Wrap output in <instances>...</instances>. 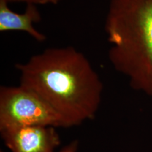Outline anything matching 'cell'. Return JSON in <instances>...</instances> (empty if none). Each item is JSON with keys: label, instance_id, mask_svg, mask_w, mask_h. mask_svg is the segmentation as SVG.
Wrapping results in <instances>:
<instances>
[{"label": "cell", "instance_id": "6da1fadb", "mask_svg": "<svg viewBox=\"0 0 152 152\" xmlns=\"http://www.w3.org/2000/svg\"><path fill=\"white\" fill-rule=\"evenodd\" d=\"M15 67L20 73V85L45 100L66 128L96 116L103 83L90 61L75 48H47Z\"/></svg>", "mask_w": 152, "mask_h": 152}, {"label": "cell", "instance_id": "7a4b0ae2", "mask_svg": "<svg viewBox=\"0 0 152 152\" xmlns=\"http://www.w3.org/2000/svg\"><path fill=\"white\" fill-rule=\"evenodd\" d=\"M104 30L113 68L152 97V0H110Z\"/></svg>", "mask_w": 152, "mask_h": 152}, {"label": "cell", "instance_id": "3957f363", "mask_svg": "<svg viewBox=\"0 0 152 152\" xmlns=\"http://www.w3.org/2000/svg\"><path fill=\"white\" fill-rule=\"evenodd\" d=\"M42 125L65 128L58 114L39 95L19 85L0 88V130Z\"/></svg>", "mask_w": 152, "mask_h": 152}, {"label": "cell", "instance_id": "277c9868", "mask_svg": "<svg viewBox=\"0 0 152 152\" xmlns=\"http://www.w3.org/2000/svg\"><path fill=\"white\" fill-rule=\"evenodd\" d=\"M11 152H55L61 140L56 128L42 125L15 127L0 130Z\"/></svg>", "mask_w": 152, "mask_h": 152}, {"label": "cell", "instance_id": "5b68a950", "mask_svg": "<svg viewBox=\"0 0 152 152\" xmlns=\"http://www.w3.org/2000/svg\"><path fill=\"white\" fill-rule=\"evenodd\" d=\"M41 15L35 5L28 4L26 11L22 14L11 10L8 3L0 0V31H23L37 42H44L46 35L38 31L34 27L35 23L40 21Z\"/></svg>", "mask_w": 152, "mask_h": 152}, {"label": "cell", "instance_id": "8992f818", "mask_svg": "<svg viewBox=\"0 0 152 152\" xmlns=\"http://www.w3.org/2000/svg\"><path fill=\"white\" fill-rule=\"evenodd\" d=\"M7 3L9 2H22L28 4L33 5H45V4H57L61 0H4Z\"/></svg>", "mask_w": 152, "mask_h": 152}, {"label": "cell", "instance_id": "52a82bcc", "mask_svg": "<svg viewBox=\"0 0 152 152\" xmlns=\"http://www.w3.org/2000/svg\"><path fill=\"white\" fill-rule=\"evenodd\" d=\"M77 147H78L77 142L73 141L58 152H77Z\"/></svg>", "mask_w": 152, "mask_h": 152}, {"label": "cell", "instance_id": "ba28073f", "mask_svg": "<svg viewBox=\"0 0 152 152\" xmlns=\"http://www.w3.org/2000/svg\"><path fill=\"white\" fill-rule=\"evenodd\" d=\"M1 152H2V151H1Z\"/></svg>", "mask_w": 152, "mask_h": 152}]
</instances>
